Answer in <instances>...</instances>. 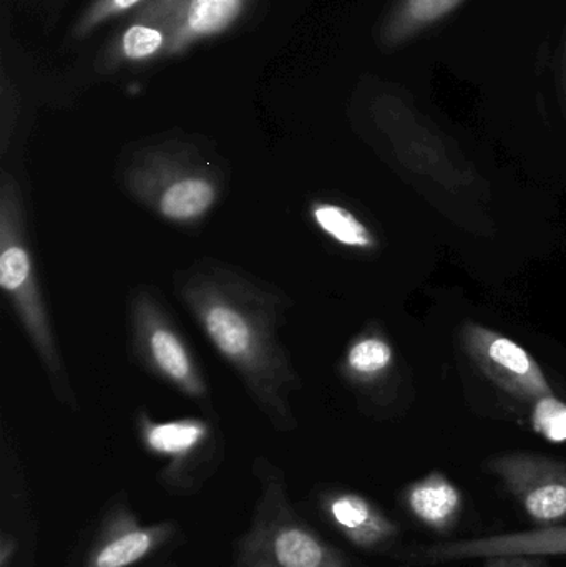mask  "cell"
Returning <instances> with one entry per match:
<instances>
[{"label": "cell", "mask_w": 566, "mask_h": 567, "mask_svg": "<svg viewBox=\"0 0 566 567\" xmlns=\"http://www.w3.org/2000/svg\"><path fill=\"white\" fill-rule=\"evenodd\" d=\"M179 296L276 429L291 430L296 375L279 343V297L216 266L193 269Z\"/></svg>", "instance_id": "obj_1"}, {"label": "cell", "mask_w": 566, "mask_h": 567, "mask_svg": "<svg viewBox=\"0 0 566 567\" xmlns=\"http://www.w3.org/2000/svg\"><path fill=\"white\" fill-rule=\"evenodd\" d=\"M259 496L251 523L236 542L233 567H358L296 513L285 476L258 462Z\"/></svg>", "instance_id": "obj_2"}, {"label": "cell", "mask_w": 566, "mask_h": 567, "mask_svg": "<svg viewBox=\"0 0 566 567\" xmlns=\"http://www.w3.org/2000/svg\"><path fill=\"white\" fill-rule=\"evenodd\" d=\"M0 286L12 302L30 342L35 347L39 359L53 380V385L60 389V396L70 402L72 392L65 385V372L55 333L43 303L32 252L27 241L19 185L9 175H3L0 192Z\"/></svg>", "instance_id": "obj_3"}, {"label": "cell", "mask_w": 566, "mask_h": 567, "mask_svg": "<svg viewBox=\"0 0 566 567\" xmlns=\"http://www.w3.org/2000/svg\"><path fill=\"white\" fill-rule=\"evenodd\" d=\"M132 327L136 352L150 370L189 399H205L208 389L188 346L148 292L133 300Z\"/></svg>", "instance_id": "obj_4"}, {"label": "cell", "mask_w": 566, "mask_h": 567, "mask_svg": "<svg viewBox=\"0 0 566 567\" xmlns=\"http://www.w3.org/2000/svg\"><path fill=\"white\" fill-rule=\"evenodd\" d=\"M507 492L538 526L566 519V463L537 455H507L488 465Z\"/></svg>", "instance_id": "obj_5"}, {"label": "cell", "mask_w": 566, "mask_h": 567, "mask_svg": "<svg viewBox=\"0 0 566 567\" xmlns=\"http://www.w3.org/2000/svg\"><path fill=\"white\" fill-rule=\"evenodd\" d=\"M248 0H145L135 22L165 32L166 55L185 52L193 43L226 32L241 16Z\"/></svg>", "instance_id": "obj_6"}, {"label": "cell", "mask_w": 566, "mask_h": 567, "mask_svg": "<svg viewBox=\"0 0 566 567\" xmlns=\"http://www.w3.org/2000/svg\"><path fill=\"white\" fill-rule=\"evenodd\" d=\"M178 535L175 522L140 525L126 503L110 506L93 536L82 567H133L152 558Z\"/></svg>", "instance_id": "obj_7"}, {"label": "cell", "mask_w": 566, "mask_h": 567, "mask_svg": "<svg viewBox=\"0 0 566 567\" xmlns=\"http://www.w3.org/2000/svg\"><path fill=\"white\" fill-rule=\"evenodd\" d=\"M566 556V526H545L528 532L502 533L482 538L457 539L421 546L409 555L419 565L467 561L492 556Z\"/></svg>", "instance_id": "obj_8"}, {"label": "cell", "mask_w": 566, "mask_h": 567, "mask_svg": "<svg viewBox=\"0 0 566 567\" xmlns=\"http://www.w3.org/2000/svg\"><path fill=\"white\" fill-rule=\"evenodd\" d=\"M316 503L322 518L362 551H388L401 536L398 523L359 493L341 488L322 489Z\"/></svg>", "instance_id": "obj_9"}, {"label": "cell", "mask_w": 566, "mask_h": 567, "mask_svg": "<svg viewBox=\"0 0 566 567\" xmlns=\"http://www.w3.org/2000/svg\"><path fill=\"white\" fill-rule=\"evenodd\" d=\"M140 435L143 445L153 455L168 458L172 465L163 472V480L172 488H185V473L189 463L198 460L199 452L212 443L213 430L198 419L152 422L140 420Z\"/></svg>", "instance_id": "obj_10"}, {"label": "cell", "mask_w": 566, "mask_h": 567, "mask_svg": "<svg viewBox=\"0 0 566 567\" xmlns=\"http://www.w3.org/2000/svg\"><path fill=\"white\" fill-rule=\"evenodd\" d=\"M401 502L415 522L441 536L451 535L464 513L461 489L441 472L429 473L405 486Z\"/></svg>", "instance_id": "obj_11"}, {"label": "cell", "mask_w": 566, "mask_h": 567, "mask_svg": "<svg viewBox=\"0 0 566 567\" xmlns=\"http://www.w3.org/2000/svg\"><path fill=\"white\" fill-rule=\"evenodd\" d=\"M482 336L487 340V347L482 342H477L475 347L481 350L482 360L488 362V370L498 377L502 383L512 389H521L527 395H545L548 392L544 375L521 346L511 339L484 330Z\"/></svg>", "instance_id": "obj_12"}, {"label": "cell", "mask_w": 566, "mask_h": 567, "mask_svg": "<svg viewBox=\"0 0 566 567\" xmlns=\"http://www.w3.org/2000/svg\"><path fill=\"white\" fill-rule=\"evenodd\" d=\"M465 0H398L385 16L379 40L388 49L404 45L451 17Z\"/></svg>", "instance_id": "obj_13"}, {"label": "cell", "mask_w": 566, "mask_h": 567, "mask_svg": "<svg viewBox=\"0 0 566 567\" xmlns=\"http://www.w3.org/2000/svg\"><path fill=\"white\" fill-rule=\"evenodd\" d=\"M155 195L159 215L169 221L188 223L203 218L218 198V189L212 179L203 175L169 176Z\"/></svg>", "instance_id": "obj_14"}, {"label": "cell", "mask_w": 566, "mask_h": 567, "mask_svg": "<svg viewBox=\"0 0 566 567\" xmlns=\"http://www.w3.org/2000/svg\"><path fill=\"white\" fill-rule=\"evenodd\" d=\"M312 219L329 238L348 248H372L374 238L369 229L342 206L331 203H316L311 209Z\"/></svg>", "instance_id": "obj_15"}, {"label": "cell", "mask_w": 566, "mask_h": 567, "mask_svg": "<svg viewBox=\"0 0 566 567\" xmlns=\"http://www.w3.org/2000/svg\"><path fill=\"white\" fill-rule=\"evenodd\" d=\"M166 42L168 40L159 27L135 22L116 40L115 45L110 50V56L116 62L119 60L140 62V60L152 59L158 53H165Z\"/></svg>", "instance_id": "obj_16"}, {"label": "cell", "mask_w": 566, "mask_h": 567, "mask_svg": "<svg viewBox=\"0 0 566 567\" xmlns=\"http://www.w3.org/2000/svg\"><path fill=\"white\" fill-rule=\"evenodd\" d=\"M392 352L388 343L381 339H362L349 350L348 365L354 372L369 375L381 372L391 362Z\"/></svg>", "instance_id": "obj_17"}, {"label": "cell", "mask_w": 566, "mask_h": 567, "mask_svg": "<svg viewBox=\"0 0 566 567\" xmlns=\"http://www.w3.org/2000/svg\"><path fill=\"white\" fill-rule=\"evenodd\" d=\"M535 432L554 443L566 442V405L554 396L538 400L534 410Z\"/></svg>", "instance_id": "obj_18"}, {"label": "cell", "mask_w": 566, "mask_h": 567, "mask_svg": "<svg viewBox=\"0 0 566 567\" xmlns=\"http://www.w3.org/2000/svg\"><path fill=\"white\" fill-rule=\"evenodd\" d=\"M143 2L145 0H95L86 10L85 16L76 23L75 33L80 37L85 35L105 20L112 19L119 13L128 12V10L142 6Z\"/></svg>", "instance_id": "obj_19"}, {"label": "cell", "mask_w": 566, "mask_h": 567, "mask_svg": "<svg viewBox=\"0 0 566 567\" xmlns=\"http://www.w3.org/2000/svg\"><path fill=\"white\" fill-rule=\"evenodd\" d=\"M484 561V567H550L545 556H492V558H485Z\"/></svg>", "instance_id": "obj_20"}, {"label": "cell", "mask_w": 566, "mask_h": 567, "mask_svg": "<svg viewBox=\"0 0 566 567\" xmlns=\"http://www.w3.org/2000/svg\"><path fill=\"white\" fill-rule=\"evenodd\" d=\"M19 542L10 533H2L0 536V567H10V563L16 558Z\"/></svg>", "instance_id": "obj_21"}, {"label": "cell", "mask_w": 566, "mask_h": 567, "mask_svg": "<svg viewBox=\"0 0 566 567\" xmlns=\"http://www.w3.org/2000/svg\"><path fill=\"white\" fill-rule=\"evenodd\" d=\"M565 73H566V45H565Z\"/></svg>", "instance_id": "obj_22"}]
</instances>
